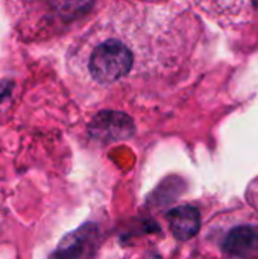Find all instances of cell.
<instances>
[{
	"label": "cell",
	"mask_w": 258,
	"mask_h": 259,
	"mask_svg": "<svg viewBox=\"0 0 258 259\" xmlns=\"http://www.w3.org/2000/svg\"><path fill=\"white\" fill-rule=\"evenodd\" d=\"M87 77L96 85H114L134 70L135 50L126 36L105 33L93 36L82 53Z\"/></svg>",
	"instance_id": "1"
},
{
	"label": "cell",
	"mask_w": 258,
	"mask_h": 259,
	"mask_svg": "<svg viewBox=\"0 0 258 259\" xmlns=\"http://www.w3.org/2000/svg\"><path fill=\"white\" fill-rule=\"evenodd\" d=\"M198 3L224 27H242L258 21V0H198Z\"/></svg>",
	"instance_id": "2"
},
{
	"label": "cell",
	"mask_w": 258,
	"mask_h": 259,
	"mask_svg": "<svg viewBox=\"0 0 258 259\" xmlns=\"http://www.w3.org/2000/svg\"><path fill=\"white\" fill-rule=\"evenodd\" d=\"M132 131L134 126L131 120L119 112H102L90 126L91 135L102 141H117L128 138L131 137Z\"/></svg>",
	"instance_id": "3"
},
{
	"label": "cell",
	"mask_w": 258,
	"mask_h": 259,
	"mask_svg": "<svg viewBox=\"0 0 258 259\" xmlns=\"http://www.w3.org/2000/svg\"><path fill=\"white\" fill-rule=\"evenodd\" d=\"M94 240L96 226L85 225L59 243L52 259H87L90 249L94 246Z\"/></svg>",
	"instance_id": "4"
},
{
	"label": "cell",
	"mask_w": 258,
	"mask_h": 259,
	"mask_svg": "<svg viewBox=\"0 0 258 259\" xmlns=\"http://www.w3.org/2000/svg\"><path fill=\"white\" fill-rule=\"evenodd\" d=\"M167 222L175 238L187 241L193 238L201 229V214L195 206H178L169 211Z\"/></svg>",
	"instance_id": "5"
},
{
	"label": "cell",
	"mask_w": 258,
	"mask_h": 259,
	"mask_svg": "<svg viewBox=\"0 0 258 259\" xmlns=\"http://www.w3.org/2000/svg\"><path fill=\"white\" fill-rule=\"evenodd\" d=\"M224 249L233 256L248 259L258 255V232L249 226H240L233 229L225 241Z\"/></svg>",
	"instance_id": "6"
},
{
	"label": "cell",
	"mask_w": 258,
	"mask_h": 259,
	"mask_svg": "<svg viewBox=\"0 0 258 259\" xmlns=\"http://www.w3.org/2000/svg\"><path fill=\"white\" fill-rule=\"evenodd\" d=\"M93 3L94 0H55V8L64 21H71L85 14L93 6Z\"/></svg>",
	"instance_id": "7"
}]
</instances>
